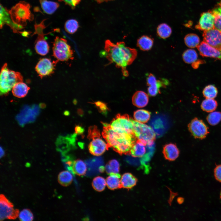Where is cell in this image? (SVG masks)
<instances>
[{
	"label": "cell",
	"mask_w": 221,
	"mask_h": 221,
	"mask_svg": "<svg viewBox=\"0 0 221 221\" xmlns=\"http://www.w3.org/2000/svg\"><path fill=\"white\" fill-rule=\"evenodd\" d=\"M59 2H63L69 5L72 8H74L80 2L81 0H58Z\"/></svg>",
	"instance_id": "cell-42"
},
{
	"label": "cell",
	"mask_w": 221,
	"mask_h": 221,
	"mask_svg": "<svg viewBox=\"0 0 221 221\" xmlns=\"http://www.w3.org/2000/svg\"><path fill=\"white\" fill-rule=\"evenodd\" d=\"M203 36L204 41L221 51V31L214 28L204 31Z\"/></svg>",
	"instance_id": "cell-13"
},
{
	"label": "cell",
	"mask_w": 221,
	"mask_h": 221,
	"mask_svg": "<svg viewBox=\"0 0 221 221\" xmlns=\"http://www.w3.org/2000/svg\"><path fill=\"white\" fill-rule=\"evenodd\" d=\"M105 169L109 174H118L120 170L119 162L116 160H112L106 165Z\"/></svg>",
	"instance_id": "cell-33"
},
{
	"label": "cell",
	"mask_w": 221,
	"mask_h": 221,
	"mask_svg": "<svg viewBox=\"0 0 221 221\" xmlns=\"http://www.w3.org/2000/svg\"><path fill=\"white\" fill-rule=\"evenodd\" d=\"M132 100V103L134 106L142 108L147 105L149 98L148 95L145 92L138 91L133 95Z\"/></svg>",
	"instance_id": "cell-18"
},
{
	"label": "cell",
	"mask_w": 221,
	"mask_h": 221,
	"mask_svg": "<svg viewBox=\"0 0 221 221\" xmlns=\"http://www.w3.org/2000/svg\"><path fill=\"white\" fill-rule=\"evenodd\" d=\"M182 56L184 61L188 64L194 63L198 58V55L196 51L192 49L185 50L183 53Z\"/></svg>",
	"instance_id": "cell-32"
},
{
	"label": "cell",
	"mask_w": 221,
	"mask_h": 221,
	"mask_svg": "<svg viewBox=\"0 0 221 221\" xmlns=\"http://www.w3.org/2000/svg\"><path fill=\"white\" fill-rule=\"evenodd\" d=\"M157 32L159 37L165 39L170 36L172 33V30L168 24L163 23L158 26Z\"/></svg>",
	"instance_id": "cell-29"
},
{
	"label": "cell",
	"mask_w": 221,
	"mask_h": 221,
	"mask_svg": "<svg viewBox=\"0 0 221 221\" xmlns=\"http://www.w3.org/2000/svg\"><path fill=\"white\" fill-rule=\"evenodd\" d=\"M215 17L211 11L202 13L196 29L204 31L215 28Z\"/></svg>",
	"instance_id": "cell-15"
},
{
	"label": "cell",
	"mask_w": 221,
	"mask_h": 221,
	"mask_svg": "<svg viewBox=\"0 0 221 221\" xmlns=\"http://www.w3.org/2000/svg\"><path fill=\"white\" fill-rule=\"evenodd\" d=\"M52 61L48 58L41 59L35 67V69L39 76L41 78L48 76L54 72L56 65L58 62Z\"/></svg>",
	"instance_id": "cell-12"
},
{
	"label": "cell",
	"mask_w": 221,
	"mask_h": 221,
	"mask_svg": "<svg viewBox=\"0 0 221 221\" xmlns=\"http://www.w3.org/2000/svg\"><path fill=\"white\" fill-rule=\"evenodd\" d=\"M93 103L95 105L100 112L105 115L107 114L109 109L106 103L101 101H97Z\"/></svg>",
	"instance_id": "cell-41"
},
{
	"label": "cell",
	"mask_w": 221,
	"mask_h": 221,
	"mask_svg": "<svg viewBox=\"0 0 221 221\" xmlns=\"http://www.w3.org/2000/svg\"><path fill=\"white\" fill-rule=\"evenodd\" d=\"M133 131L137 139L146 145H153L156 134L150 126L133 120Z\"/></svg>",
	"instance_id": "cell-6"
},
{
	"label": "cell",
	"mask_w": 221,
	"mask_h": 221,
	"mask_svg": "<svg viewBox=\"0 0 221 221\" xmlns=\"http://www.w3.org/2000/svg\"><path fill=\"white\" fill-rule=\"evenodd\" d=\"M92 140L88 146L89 151L91 154L99 156L108 149L107 143H105L100 137H97Z\"/></svg>",
	"instance_id": "cell-16"
},
{
	"label": "cell",
	"mask_w": 221,
	"mask_h": 221,
	"mask_svg": "<svg viewBox=\"0 0 221 221\" xmlns=\"http://www.w3.org/2000/svg\"><path fill=\"white\" fill-rule=\"evenodd\" d=\"M0 27L1 29L3 25H7L10 27L14 33L21 34L22 32L20 31L25 27L14 23L12 20L8 10L0 4Z\"/></svg>",
	"instance_id": "cell-14"
},
{
	"label": "cell",
	"mask_w": 221,
	"mask_h": 221,
	"mask_svg": "<svg viewBox=\"0 0 221 221\" xmlns=\"http://www.w3.org/2000/svg\"><path fill=\"white\" fill-rule=\"evenodd\" d=\"M72 169L74 172L76 174L83 175L86 173L87 166L84 161L81 160H78L74 162Z\"/></svg>",
	"instance_id": "cell-28"
},
{
	"label": "cell",
	"mask_w": 221,
	"mask_h": 221,
	"mask_svg": "<svg viewBox=\"0 0 221 221\" xmlns=\"http://www.w3.org/2000/svg\"><path fill=\"white\" fill-rule=\"evenodd\" d=\"M92 184L93 188L96 191H102L107 186L106 180L102 176H97L94 179Z\"/></svg>",
	"instance_id": "cell-34"
},
{
	"label": "cell",
	"mask_w": 221,
	"mask_h": 221,
	"mask_svg": "<svg viewBox=\"0 0 221 221\" xmlns=\"http://www.w3.org/2000/svg\"><path fill=\"white\" fill-rule=\"evenodd\" d=\"M211 11L215 17V28L221 31V6L219 5Z\"/></svg>",
	"instance_id": "cell-38"
},
{
	"label": "cell",
	"mask_w": 221,
	"mask_h": 221,
	"mask_svg": "<svg viewBox=\"0 0 221 221\" xmlns=\"http://www.w3.org/2000/svg\"><path fill=\"white\" fill-rule=\"evenodd\" d=\"M206 119L210 125H216L221 121V112L218 111L211 112L207 115Z\"/></svg>",
	"instance_id": "cell-37"
},
{
	"label": "cell",
	"mask_w": 221,
	"mask_h": 221,
	"mask_svg": "<svg viewBox=\"0 0 221 221\" xmlns=\"http://www.w3.org/2000/svg\"><path fill=\"white\" fill-rule=\"evenodd\" d=\"M114 130L130 134H134L133 131V119L127 114H117L110 124Z\"/></svg>",
	"instance_id": "cell-7"
},
{
	"label": "cell",
	"mask_w": 221,
	"mask_h": 221,
	"mask_svg": "<svg viewBox=\"0 0 221 221\" xmlns=\"http://www.w3.org/2000/svg\"><path fill=\"white\" fill-rule=\"evenodd\" d=\"M107 186L110 189H115L121 186V177L118 174H111L106 179Z\"/></svg>",
	"instance_id": "cell-25"
},
{
	"label": "cell",
	"mask_w": 221,
	"mask_h": 221,
	"mask_svg": "<svg viewBox=\"0 0 221 221\" xmlns=\"http://www.w3.org/2000/svg\"><path fill=\"white\" fill-rule=\"evenodd\" d=\"M146 145L141 141L137 139L133 145L130 153L134 157H142L146 153Z\"/></svg>",
	"instance_id": "cell-21"
},
{
	"label": "cell",
	"mask_w": 221,
	"mask_h": 221,
	"mask_svg": "<svg viewBox=\"0 0 221 221\" xmlns=\"http://www.w3.org/2000/svg\"><path fill=\"white\" fill-rule=\"evenodd\" d=\"M219 5L221 6V2L219 3Z\"/></svg>",
	"instance_id": "cell-47"
},
{
	"label": "cell",
	"mask_w": 221,
	"mask_h": 221,
	"mask_svg": "<svg viewBox=\"0 0 221 221\" xmlns=\"http://www.w3.org/2000/svg\"><path fill=\"white\" fill-rule=\"evenodd\" d=\"M184 43L188 47L195 48L199 45L200 39L196 34L190 33L186 35L184 38Z\"/></svg>",
	"instance_id": "cell-31"
},
{
	"label": "cell",
	"mask_w": 221,
	"mask_h": 221,
	"mask_svg": "<svg viewBox=\"0 0 221 221\" xmlns=\"http://www.w3.org/2000/svg\"><path fill=\"white\" fill-rule=\"evenodd\" d=\"M203 94L204 96L206 99H214L217 95L218 90L215 86L209 85L206 86L204 88Z\"/></svg>",
	"instance_id": "cell-35"
},
{
	"label": "cell",
	"mask_w": 221,
	"mask_h": 221,
	"mask_svg": "<svg viewBox=\"0 0 221 221\" xmlns=\"http://www.w3.org/2000/svg\"><path fill=\"white\" fill-rule=\"evenodd\" d=\"M103 125L102 135L108 148L112 147L120 154L130 153L131 148L138 139L134 134H130L114 130L110 124L102 122Z\"/></svg>",
	"instance_id": "cell-2"
},
{
	"label": "cell",
	"mask_w": 221,
	"mask_h": 221,
	"mask_svg": "<svg viewBox=\"0 0 221 221\" xmlns=\"http://www.w3.org/2000/svg\"><path fill=\"white\" fill-rule=\"evenodd\" d=\"M30 88L23 82L16 83L12 88V93L15 97L18 98L25 97L27 94Z\"/></svg>",
	"instance_id": "cell-20"
},
{
	"label": "cell",
	"mask_w": 221,
	"mask_h": 221,
	"mask_svg": "<svg viewBox=\"0 0 221 221\" xmlns=\"http://www.w3.org/2000/svg\"><path fill=\"white\" fill-rule=\"evenodd\" d=\"M79 27L78 21L75 19L68 20L65 22L64 28L65 30L70 34H73L76 32Z\"/></svg>",
	"instance_id": "cell-36"
},
{
	"label": "cell",
	"mask_w": 221,
	"mask_h": 221,
	"mask_svg": "<svg viewBox=\"0 0 221 221\" xmlns=\"http://www.w3.org/2000/svg\"><path fill=\"white\" fill-rule=\"evenodd\" d=\"M18 218L21 221H31L33 220L34 217L30 209H25L19 213Z\"/></svg>",
	"instance_id": "cell-39"
},
{
	"label": "cell",
	"mask_w": 221,
	"mask_h": 221,
	"mask_svg": "<svg viewBox=\"0 0 221 221\" xmlns=\"http://www.w3.org/2000/svg\"><path fill=\"white\" fill-rule=\"evenodd\" d=\"M40 2L44 11L48 14H53L59 6L58 3L47 0H40Z\"/></svg>",
	"instance_id": "cell-24"
},
{
	"label": "cell",
	"mask_w": 221,
	"mask_h": 221,
	"mask_svg": "<svg viewBox=\"0 0 221 221\" xmlns=\"http://www.w3.org/2000/svg\"><path fill=\"white\" fill-rule=\"evenodd\" d=\"M98 3H101L105 2H107L113 0H95Z\"/></svg>",
	"instance_id": "cell-46"
},
{
	"label": "cell",
	"mask_w": 221,
	"mask_h": 221,
	"mask_svg": "<svg viewBox=\"0 0 221 221\" xmlns=\"http://www.w3.org/2000/svg\"><path fill=\"white\" fill-rule=\"evenodd\" d=\"M163 153L166 159L169 161H174L179 156V151L175 144L170 143L164 145Z\"/></svg>",
	"instance_id": "cell-19"
},
{
	"label": "cell",
	"mask_w": 221,
	"mask_h": 221,
	"mask_svg": "<svg viewBox=\"0 0 221 221\" xmlns=\"http://www.w3.org/2000/svg\"><path fill=\"white\" fill-rule=\"evenodd\" d=\"M197 48L202 56L216 58L221 60V51L211 46L204 41L201 42Z\"/></svg>",
	"instance_id": "cell-17"
},
{
	"label": "cell",
	"mask_w": 221,
	"mask_h": 221,
	"mask_svg": "<svg viewBox=\"0 0 221 221\" xmlns=\"http://www.w3.org/2000/svg\"><path fill=\"white\" fill-rule=\"evenodd\" d=\"M73 176L72 173L67 170H64L60 172L58 176V181L61 185L67 186L72 182Z\"/></svg>",
	"instance_id": "cell-27"
},
{
	"label": "cell",
	"mask_w": 221,
	"mask_h": 221,
	"mask_svg": "<svg viewBox=\"0 0 221 221\" xmlns=\"http://www.w3.org/2000/svg\"><path fill=\"white\" fill-rule=\"evenodd\" d=\"M43 20L40 23H35L34 25L35 31L33 35L37 34V39L35 42V50L38 54L44 56L47 54L49 52V47L44 37L45 34L43 31L45 28Z\"/></svg>",
	"instance_id": "cell-8"
},
{
	"label": "cell",
	"mask_w": 221,
	"mask_h": 221,
	"mask_svg": "<svg viewBox=\"0 0 221 221\" xmlns=\"http://www.w3.org/2000/svg\"><path fill=\"white\" fill-rule=\"evenodd\" d=\"M153 44V39L146 35H143L139 37L137 43V46L140 50L144 51L151 49Z\"/></svg>",
	"instance_id": "cell-22"
},
{
	"label": "cell",
	"mask_w": 221,
	"mask_h": 221,
	"mask_svg": "<svg viewBox=\"0 0 221 221\" xmlns=\"http://www.w3.org/2000/svg\"><path fill=\"white\" fill-rule=\"evenodd\" d=\"M30 4L25 2L20 1L8 10L13 21L16 24L24 27L27 21H32L34 16L30 10Z\"/></svg>",
	"instance_id": "cell-4"
},
{
	"label": "cell",
	"mask_w": 221,
	"mask_h": 221,
	"mask_svg": "<svg viewBox=\"0 0 221 221\" xmlns=\"http://www.w3.org/2000/svg\"><path fill=\"white\" fill-rule=\"evenodd\" d=\"M52 50L53 56L58 61H67L74 59L72 50L67 41L63 38L57 36L56 37Z\"/></svg>",
	"instance_id": "cell-5"
},
{
	"label": "cell",
	"mask_w": 221,
	"mask_h": 221,
	"mask_svg": "<svg viewBox=\"0 0 221 221\" xmlns=\"http://www.w3.org/2000/svg\"><path fill=\"white\" fill-rule=\"evenodd\" d=\"M169 81L167 79H161L157 80L152 74H149L146 78V84L148 87L147 89L149 95L155 96L160 93L161 87H165L169 84Z\"/></svg>",
	"instance_id": "cell-11"
},
{
	"label": "cell",
	"mask_w": 221,
	"mask_h": 221,
	"mask_svg": "<svg viewBox=\"0 0 221 221\" xmlns=\"http://www.w3.org/2000/svg\"><path fill=\"white\" fill-rule=\"evenodd\" d=\"M217 106V101L214 99H206L202 102L201 107L203 110L211 112L216 109Z\"/></svg>",
	"instance_id": "cell-30"
},
{
	"label": "cell",
	"mask_w": 221,
	"mask_h": 221,
	"mask_svg": "<svg viewBox=\"0 0 221 221\" xmlns=\"http://www.w3.org/2000/svg\"><path fill=\"white\" fill-rule=\"evenodd\" d=\"M77 112L78 114L80 115H82L83 114V111L81 109H79L78 110Z\"/></svg>",
	"instance_id": "cell-45"
},
{
	"label": "cell",
	"mask_w": 221,
	"mask_h": 221,
	"mask_svg": "<svg viewBox=\"0 0 221 221\" xmlns=\"http://www.w3.org/2000/svg\"><path fill=\"white\" fill-rule=\"evenodd\" d=\"M189 132L195 138L202 139L209 133L208 127L203 121L195 118L188 125Z\"/></svg>",
	"instance_id": "cell-10"
},
{
	"label": "cell",
	"mask_w": 221,
	"mask_h": 221,
	"mask_svg": "<svg viewBox=\"0 0 221 221\" xmlns=\"http://www.w3.org/2000/svg\"><path fill=\"white\" fill-rule=\"evenodd\" d=\"M19 211L14 209L13 204L3 194L0 196V219H14L18 216Z\"/></svg>",
	"instance_id": "cell-9"
},
{
	"label": "cell",
	"mask_w": 221,
	"mask_h": 221,
	"mask_svg": "<svg viewBox=\"0 0 221 221\" xmlns=\"http://www.w3.org/2000/svg\"><path fill=\"white\" fill-rule=\"evenodd\" d=\"M214 176L217 180L221 182V165H217L215 168Z\"/></svg>",
	"instance_id": "cell-43"
},
{
	"label": "cell",
	"mask_w": 221,
	"mask_h": 221,
	"mask_svg": "<svg viewBox=\"0 0 221 221\" xmlns=\"http://www.w3.org/2000/svg\"><path fill=\"white\" fill-rule=\"evenodd\" d=\"M100 136L99 130L96 126H91L89 128L87 138L89 140H92L97 137H100Z\"/></svg>",
	"instance_id": "cell-40"
},
{
	"label": "cell",
	"mask_w": 221,
	"mask_h": 221,
	"mask_svg": "<svg viewBox=\"0 0 221 221\" xmlns=\"http://www.w3.org/2000/svg\"><path fill=\"white\" fill-rule=\"evenodd\" d=\"M75 133L76 134H81L84 131V128L80 126H77L75 128Z\"/></svg>",
	"instance_id": "cell-44"
},
{
	"label": "cell",
	"mask_w": 221,
	"mask_h": 221,
	"mask_svg": "<svg viewBox=\"0 0 221 221\" xmlns=\"http://www.w3.org/2000/svg\"><path fill=\"white\" fill-rule=\"evenodd\" d=\"M151 113L148 111L144 109H139L134 113L133 116L135 121L145 123L149 120Z\"/></svg>",
	"instance_id": "cell-26"
},
{
	"label": "cell",
	"mask_w": 221,
	"mask_h": 221,
	"mask_svg": "<svg viewBox=\"0 0 221 221\" xmlns=\"http://www.w3.org/2000/svg\"><path fill=\"white\" fill-rule=\"evenodd\" d=\"M105 56L109 62L113 63L118 68H121L123 75L125 76L129 75L126 67L131 64L137 56V50L126 45L123 41L114 44L109 40L105 42Z\"/></svg>",
	"instance_id": "cell-1"
},
{
	"label": "cell",
	"mask_w": 221,
	"mask_h": 221,
	"mask_svg": "<svg viewBox=\"0 0 221 221\" xmlns=\"http://www.w3.org/2000/svg\"><path fill=\"white\" fill-rule=\"evenodd\" d=\"M23 81V76L20 72L9 70L7 64H4L0 72L1 95L7 93L16 83Z\"/></svg>",
	"instance_id": "cell-3"
},
{
	"label": "cell",
	"mask_w": 221,
	"mask_h": 221,
	"mask_svg": "<svg viewBox=\"0 0 221 221\" xmlns=\"http://www.w3.org/2000/svg\"><path fill=\"white\" fill-rule=\"evenodd\" d=\"M137 179L131 174L126 173L121 177V186L126 188H130L136 184Z\"/></svg>",
	"instance_id": "cell-23"
}]
</instances>
